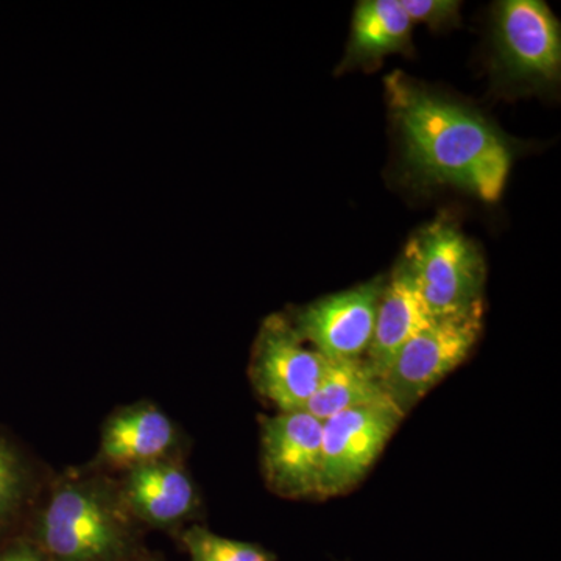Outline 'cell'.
Instances as JSON below:
<instances>
[{"label":"cell","instance_id":"ba28073f","mask_svg":"<svg viewBox=\"0 0 561 561\" xmlns=\"http://www.w3.org/2000/svg\"><path fill=\"white\" fill-rule=\"evenodd\" d=\"M386 278L330 295L306 306L295 330L328 360L364 359L375 331L376 313Z\"/></svg>","mask_w":561,"mask_h":561},{"label":"cell","instance_id":"4fadbf2b","mask_svg":"<svg viewBox=\"0 0 561 561\" xmlns=\"http://www.w3.org/2000/svg\"><path fill=\"white\" fill-rule=\"evenodd\" d=\"M128 505L151 526H172L186 518L195 505L190 476L164 459L131 468L125 483Z\"/></svg>","mask_w":561,"mask_h":561},{"label":"cell","instance_id":"277c9868","mask_svg":"<svg viewBox=\"0 0 561 561\" xmlns=\"http://www.w3.org/2000/svg\"><path fill=\"white\" fill-rule=\"evenodd\" d=\"M39 538L51 561H119L128 529L113 501L88 483L65 485L51 496Z\"/></svg>","mask_w":561,"mask_h":561},{"label":"cell","instance_id":"5bb4252c","mask_svg":"<svg viewBox=\"0 0 561 561\" xmlns=\"http://www.w3.org/2000/svg\"><path fill=\"white\" fill-rule=\"evenodd\" d=\"M394 404L365 359L328 360L316 393L302 411L320 421L364 405Z\"/></svg>","mask_w":561,"mask_h":561},{"label":"cell","instance_id":"3957f363","mask_svg":"<svg viewBox=\"0 0 561 561\" xmlns=\"http://www.w3.org/2000/svg\"><path fill=\"white\" fill-rule=\"evenodd\" d=\"M493 70L502 84L546 91L559 84L560 22L541 0H504L494 5Z\"/></svg>","mask_w":561,"mask_h":561},{"label":"cell","instance_id":"e0dca14e","mask_svg":"<svg viewBox=\"0 0 561 561\" xmlns=\"http://www.w3.org/2000/svg\"><path fill=\"white\" fill-rule=\"evenodd\" d=\"M413 24H426L432 31L456 27L460 21V2L454 0H400Z\"/></svg>","mask_w":561,"mask_h":561},{"label":"cell","instance_id":"30bf717a","mask_svg":"<svg viewBox=\"0 0 561 561\" xmlns=\"http://www.w3.org/2000/svg\"><path fill=\"white\" fill-rule=\"evenodd\" d=\"M435 320L404 261L386 279L365 362L381 379L398 351Z\"/></svg>","mask_w":561,"mask_h":561},{"label":"cell","instance_id":"9a60e30c","mask_svg":"<svg viewBox=\"0 0 561 561\" xmlns=\"http://www.w3.org/2000/svg\"><path fill=\"white\" fill-rule=\"evenodd\" d=\"M183 540L191 561H275V557L260 546L219 537L202 527H192Z\"/></svg>","mask_w":561,"mask_h":561},{"label":"cell","instance_id":"7a4b0ae2","mask_svg":"<svg viewBox=\"0 0 561 561\" xmlns=\"http://www.w3.org/2000/svg\"><path fill=\"white\" fill-rule=\"evenodd\" d=\"M402 261L435 319L483 306L485 264L481 251L449 217H438L421 228Z\"/></svg>","mask_w":561,"mask_h":561},{"label":"cell","instance_id":"6da1fadb","mask_svg":"<svg viewBox=\"0 0 561 561\" xmlns=\"http://www.w3.org/2000/svg\"><path fill=\"white\" fill-rule=\"evenodd\" d=\"M391 119L415 186H451L500 201L512 168L507 139L482 114L427 91L402 72L386 77Z\"/></svg>","mask_w":561,"mask_h":561},{"label":"cell","instance_id":"8fae6325","mask_svg":"<svg viewBox=\"0 0 561 561\" xmlns=\"http://www.w3.org/2000/svg\"><path fill=\"white\" fill-rule=\"evenodd\" d=\"M413 22L400 0H364L354 10L348 47L337 73L371 70L390 54L413 55Z\"/></svg>","mask_w":561,"mask_h":561},{"label":"cell","instance_id":"ac0fdd59","mask_svg":"<svg viewBox=\"0 0 561 561\" xmlns=\"http://www.w3.org/2000/svg\"><path fill=\"white\" fill-rule=\"evenodd\" d=\"M0 561H43V559L31 546H14L9 551L0 553Z\"/></svg>","mask_w":561,"mask_h":561},{"label":"cell","instance_id":"8992f818","mask_svg":"<svg viewBox=\"0 0 561 561\" xmlns=\"http://www.w3.org/2000/svg\"><path fill=\"white\" fill-rule=\"evenodd\" d=\"M404 413L397 404L364 405L323 421L320 496L348 491L386 448Z\"/></svg>","mask_w":561,"mask_h":561},{"label":"cell","instance_id":"52a82bcc","mask_svg":"<svg viewBox=\"0 0 561 561\" xmlns=\"http://www.w3.org/2000/svg\"><path fill=\"white\" fill-rule=\"evenodd\" d=\"M328 359L308 348L290 321L268 317L254 348V387L279 412L302 411L327 371Z\"/></svg>","mask_w":561,"mask_h":561},{"label":"cell","instance_id":"5b68a950","mask_svg":"<svg viewBox=\"0 0 561 561\" xmlns=\"http://www.w3.org/2000/svg\"><path fill=\"white\" fill-rule=\"evenodd\" d=\"M482 319L483 306L460 316L438 317L398 351L381 382L404 415L467 359L481 335Z\"/></svg>","mask_w":561,"mask_h":561},{"label":"cell","instance_id":"2e32d148","mask_svg":"<svg viewBox=\"0 0 561 561\" xmlns=\"http://www.w3.org/2000/svg\"><path fill=\"white\" fill-rule=\"evenodd\" d=\"M24 494V476L16 457L0 440V526L9 522L20 507Z\"/></svg>","mask_w":561,"mask_h":561},{"label":"cell","instance_id":"9c48e42d","mask_svg":"<svg viewBox=\"0 0 561 561\" xmlns=\"http://www.w3.org/2000/svg\"><path fill=\"white\" fill-rule=\"evenodd\" d=\"M323 421L306 411L262 421V467L280 496H320Z\"/></svg>","mask_w":561,"mask_h":561},{"label":"cell","instance_id":"7c38bea8","mask_svg":"<svg viewBox=\"0 0 561 561\" xmlns=\"http://www.w3.org/2000/svg\"><path fill=\"white\" fill-rule=\"evenodd\" d=\"M175 443V427L154 405L125 409L106 423L101 457L113 467L131 468L164 459Z\"/></svg>","mask_w":561,"mask_h":561}]
</instances>
